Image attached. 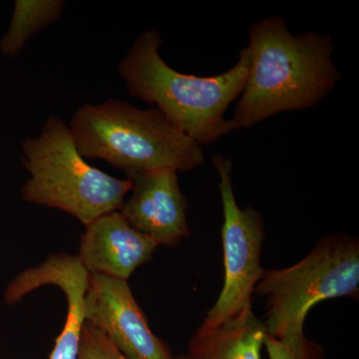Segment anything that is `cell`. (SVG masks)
<instances>
[{"mask_svg": "<svg viewBox=\"0 0 359 359\" xmlns=\"http://www.w3.org/2000/svg\"><path fill=\"white\" fill-rule=\"evenodd\" d=\"M68 127L84 158L102 159L126 175L162 168L188 172L204 162L202 146L157 108L141 110L117 99L85 104Z\"/></svg>", "mask_w": 359, "mask_h": 359, "instance_id": "cell-3", "label": "cell"}, {"mask_svg": "<svg viewBox=\"0 0 359 359\" xmlns=\"http://www.w3.org/2000/svg\"><path fill=\"white\" fill-rule=\"evenodd\" d=\"M176 359H194L192 356L189 355V354H184V355L177 356Z\"/></svg>", "mask_w": 359, "mask_h": 359, "instance_id": "cell-15", "label": "cell"}, {"mask_svg": "<svg viewBox=\"0 0 359 359\" xmlns=\"http://www.w3.org/2000/svg\"><path fill=\"white\" fill-rule=\"evenodd\" d=\"M88 280L89 271L77 255L66 254L52 255L40 266L25 269L16 278V287L21 294L51 285L62 290L66 297L67 316L65 327L55 340L49 359H77Z\"/></svg>", "mask_w": 359, "mask_h": 359, "instance_id": "cell-10", "label": "cell"}, {"mask_svg": "<svg viewBox=\"0 0 359 359\" xmlns=\"http://www.w3.org/2000/svg\"><path fill=\"white\" fill-rule=\"evenodd\" d=\"M255 292L268 297L264 321L276 339L304 334L306 316L318 302L358 299L359 243L348 235L321 238L313 250L290 268L264 269Z\"/></svg>", "mask_w": 359, "mask_h": 359, "instance_id": "cell-5", "label": "cell"}, {"mask_svg": "<svg viewBox=\"0 0 359 359\" xmlns=\"http://www.w3.org/2000/svg\"><path fill=\"white\" fill-rule=\"evenodd\" d=\"M266 335L263 321L250 311L211 332H196L188 354L194 359H262Z\"/></svg>", "mask_w": 359, "mask_h": 359, "instance_id": "cell-11", "label": "cell"}, {"mask_svg": "<svg viewBox=\"0 0 359 359\" xmlns=\"http://www.w3.org/2000/svg\"><path fill=\"white\" fill-rule=\"evenodd\" d=\"M212 164L219 174L223 203L224 280L218 299L197 330L201 334L218 330L252 311V294L264 271L261 264L266 237L263 217L252 207H238L231 185V161L216 154Z\"/></svg>", "mask_w": 359, "mask_h": 359, "instance_id": "cell-6", "label": "cell"}, {"mask_svg": "<svg viewBox=\"0 0 359 359\" xmlns=\"http://www.w3.org/2000/svg\"><path fill=\"white\" fill-rule=\"evenodd\" d=\"M63 6L62 0H16L11 25L0 40L2 55H20L35 33L61 18Z\"/></svg>", "mask_w": 359, "mask_h": 359, "instance_id": "cell-12", "label": "cell"}, {"mask_svg": "<svg viewBox=\"0 0 359 359\" xmlns=\"http://www.w3.org/2000/svg\"><path fill=\"white\" fill-rule=\"evenodd\" d=\"M77 359H129L100 330L84 320Z\"/></svg>", "mask_w": 359, "mask_h": 359, "instance_id": "cell-14", "label": "cell"}, {"mask_svg": "<svg viewBox=\"0 0 359 359\" xmlns=\"http://www.w3.org/2000/svg\"><path fill=\"white\" fill-rule=\"evenodd\" d=\"M162 39L147 30L137 37L119 65L130 95L153 104L174 126L202 146L231 132L224 112L242 94L249 72L250 52L237 65L212 77L184 74L167 65L159 53Z\"/></svg>", "mask_w": 359, "mask_h": 359, "instance_id": "cell-2", "label": "cell"}, {"mask_svg": "<svg viewBox=\"0 0 359 359\" xmlns=\"http://www.w3.org/2000/svg\"><path fill=\"white\" fill-rule=\"evenodd\" d=\"M264 347L269 359H325L323 347L304 334L276 339L266 334Z\"/></svg>", "mask_w": 359, "mask_h": 359, "instance_id": "cell-13", "label": "cell"}, {"mask_svg": "<svg viewBox=\"0 0 359 359\" xmlns=\"http://www.w3.org/2000/svg\"><path fill=\"white\" fill-rule=\"evenodd\" d=\"M178 172L170 168L127 175L131 197L120 212L133 226L159 245L176 247L190 235L188 204L178 182Z\"/></svg>", "mask_w": 359, "mask_h": 359, "instance_id": "cell-8", "label": "cell"}, {"mask_svg": "<svg viewBox=\"0 0 359 359\" xmlns=\"http://www.w3.org/2000/svg\"><path fill=\"white\" fill-rule=\"evenodd\" d=\"M84 320L105 334L127 358L176 359L149 327L126 280L89 273Z\"/></svg>", "mask_w": 359, "mask_h": 359, "instance_id": "cell-7", "label": "cell"}, {"mask_svg": "<svg viewBox=\"0 0 359 359\" xmlns=\"http://www.w3.org/2000/svg\"><path fill=\"white\" fill-rule=\"evenodd\" d=\"M249 72L229 120L231 130L250 128L271 116L320 102L339 80L327 35L290 34L285 21L269 18L250 28Z\"/></svg>", "mask_w": 359, "mask_h": 359, "instance_id": "cell-1", "label": "cell"}, {"mask_svg": "<svg viewBox=\"0 0 359 359\" xmlns=\"http://www.w3.org/2000/svg\"><path fill=\"white\" fill-rule=\"evenodd\" d=\"M159 245L124 219L119 211L108 212L85 226L80 262L90 273L128 282L142 264L148 263Z\"/></svg>", "mask_w": 359, "mask_h": 359, "instance_id": "cell-9", "label": "cell"}, {"mask_svg": "<svg viewBox=\"0 0 359 359\" xmlns=\"http://www.w3.org/2000/svg\"><path fill=\"white\" fill-rule=\"evenodd\" d=\"M29 179L21 188L28 203L55 208L84 226L120 211L131 180L118 179L92 167L75 145L69 127L57 116L47 118L41 133L21 143Z\"/></svg>", "mask_w": 359, "mask_h": 359, "instance_id": "cell-4", "label": "cell"}]
</instances>
